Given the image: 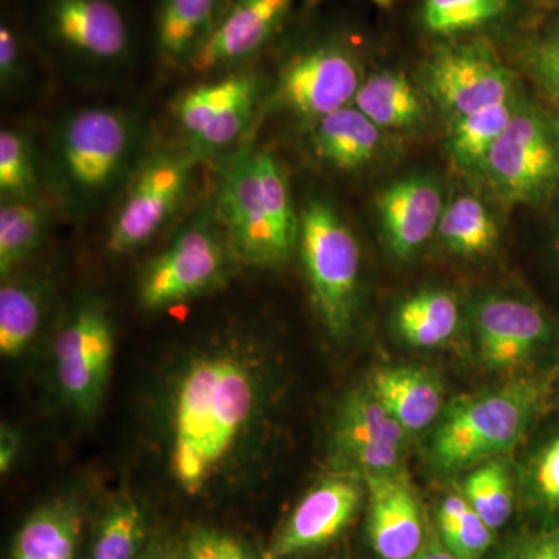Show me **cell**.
Masks as SVG:
<instances>
[{
  "label": "cell",
  "mask_w": 559,
  "mask_h": 559,
  "mask_svg": "<svg viewBox=\"0 0 559 559\" xmlns=\"http://www.w3.org/2000/svg\"><path fill=\"white\" fill-rule=\"evenodd\" d=\"M437 235L455 255L477 259L498 246L499 227L485 202L465 193L447 202Z\"/></svg>",
  "instance_id": "f1b7e54d"
},
{
  "label": "cell",
  "mask_w": 559,
  "mask_h": 559,
  "mask_svg": "<svg viewBox=\"0 0 559 559\" xmlns=\"http://www.w3.org/2000/svg\"><path fill=\"white\" fill-rule=\"evenodd\" d=\"M299 249L312 307L334 340H344L358 307V240L329 201L310 200L300 210Z\"/></svg>",
  "instance_id": "5b68a950"
},
{
  "label": "cell",
  "mask_w": 559,
  "mask_h": 559,
  "mask_svg": "<svg viewBox=\"0 0 559 559\" xmlns=\"http://www.w3.org/2000/svg\"><path fill=\"white\" fill-rule=\"evenodd\" d=\"M229 0H156L154 49L160 64L189 70L218 27Z\"/></svg>",
  "instance_id": "ffe728a7"
},
{
  "label": "cell",
  "mask_w": 559,
  "mask_h": 559,
  "mask_svg": "<svg viewBox=\"0 0 559 559\" xmlns=\"http://www.w3.org/2000/svg\"><path fill=\"white\" fill-rule=\"evenodd\" d=\"M463 496L492 532L502 528L513 514V489L509 468L502 462H487L463 481Z\"/></svg>",
  "instance_id": "836d02e7"
},
{
  "label": "cell",
  "mask_w": 559,
  "mask_h": 559,
  "mask_svg": "<svg viewBox=\"0 0 559 559\" xmlns=\"http://www.w3.org/2000/svg\"><path fill=\"white\" fill-rule=\"evenodd\" d=\"M263 80L252 66L198 81L171 103L183 146L200 160L229 153L255 123Z\"/></svg>",
  "instance_id": "ba28073f"
},
{
  "label": "cell",
  "mask_w": 559,
  "mask_h": 559,
  "mask_svg": "<svg viewBox=\"0 0 559 559\" xmlns=\"http://www.w3.org/2000/svg\"><path fill=\"white\" fill-rule=\"evenodd\" d=\"M274 369L255 337L224 331L180 349L150 399L151 447L189 498L245 485L270 440Z\"/></svg>",
  "instance_id": "6da1fadb"
},
{
  "label": "cell",
  "mask_w": 559,
  "mask_h": 559,
  "mask_svg": "<svg viewBox=\"0 0 559 559\" xmlns=\"http://www.w3.org/2000/svg\"><path fill=\"white\" fill-rule=\"evenodd\" d=\"M480 355L491 370H513L535 356L550 337L543 312L527 301L489 296L474 308Z\"/></svg>",
  "instance_id": "ac0fdd59"
},
{
  "label": "cell",
  "mask_w": 559,
  "mask_h": 559,
  "mask_svg": "<svg viewBox=\"0 0 559 559\" xmlns=\"http://www.w3.org/2000/svg\"><path fill=\"white\" fill-rule=\"evenodd\" d=\"M353 106L384 132L417 130L428 120L425 94L399 70H381L364 80Z\"/></svg>",
  "instance_id": "cb8c5ba5"
},
{
  "label": "cell",
  "mask_w": 559,
  "mask_h": 559,
  "mask_svg": "<svg viewBox=\"0 0 559 559\" xmlns=\"http://www.w3.org/2000/svg\"><path fill=\"white\" fill-rule=\"evenodd\" d=\"M28 55L24 33L3 14L0 22V84L13 90L27 79Z\"/></svg>",
  "instance_id": "d590c367"
},
{
  "label": "cell",
  "mask_w": 559,
  "mask_h": 559,
  "mask_svg": "<svg viewBox=\"0 0 559 559\" xmlns=\"http://www.w3.org/2000/svg\"><path fill=\"white\" fill-rule=\"evenodd\" d=\"M522 559H559V532L533 540Z\"/></svg>",
  "instance_id": "60d3db41"
},
{
  "label": "cell",
  "mask_w": 559,
  "mask_h": 559,
  "mask_svg": "<svg viewBox=\"0 0 559 559\" xmlns=\"http://www.w3.org/2000/svg\"><path fill=\"white\" fill-rule=\"evenodd\" d=\"M444 207L443 189L433 176H406L382 189L377 197V213L392 255L412 259L437 234Z\"/></svg>",
  "instance_id": "e0dca14e"
},
{
  "label": "cell",
  "mask_w": 559,
  "mask_h": 559,
  "mask_svg": "<svg viewBox=\"0 0 559 559\" xmlns=\"http://www.w3.org/2000/svg\"><path fill=\"white\" fill-rule=\"evenodd\" d=\"M364 80L362 66L345 40L312 39L290 51L280 66L272 103L311 123L353 105Z\"/></svg>",
  "instance_id": "9c48e42d"
},
{
  "label": "cell",
  "mask_w": 559,
  "mask_h": 559,
  "mask_svg": "<svg viewBox=\"0 0 559 559\" xmlns=\"http://www.w3.org/2000/svg\"><path fill=\"white\" fill-rule=\"evenodd\" d=\"M414 559H459L451 554L447 547L441 543L439 533L437 530H429L426 535L425 544H423L421 550L418 551L417 557Z\"/></svg>",
  "instance_id": "b9f144b4"
},
{
  "label": "cell",
  "mask_w": 559,
  "mask_h": 559,
  "mask_svg": "<svg viewBox=\"0 0 559 559\" xmlns=\"http://www.w3.org/2000/svg\"><path fill=\"white\" fill-rule=\"evenodd\" d=\"M200 162L183 145L162 146L145 154L110 216L106 249L124 255L160 234L189 198Z\"/></svg>",
  "instance_id": "8992f818"
},
{
  "label": "cell",
  "mask_w": 559,
  "mask_h": 559,
  "mask_svg": "<svg viewBox=\"0 0 559 559\" xmlns=\"http://www.w3.org/2000/svg\"><path fill=\"white\" fill-rule=\"evenodd\" d=\"M492 559H516L513 557V555L511 554H500L498 555V557H495Z\"/></svg>",
  "instance_id": "ee69618b"
},
{
  "label": "cell",
  "mask_w": 559,
  "mask_h": 559,
  "mask_svg": "<svg viewBox=\"0 0 559 559\" xmlns=\"http://www.w3.org/2000/svg\"><path fill=\"white\" fill-rule=\"evenodd\" d=\"M84 510L75 496H58L27 518L11 544L10 559H79Z\"/></svg>",
  "instance_id": "7402d4cb"
},
{
  "label": "cell",
  "mask_w": 559,
  "mask_h": 559,
  "mask_svg": "<svg viewBox=\"0 0 559 559\" xmlns=\"http://www.w3.org/2000/svg\"><path fill=\"white\" fill-rule=\"evenodd\" d=\"M538 400L535 384L520 382L459 404L433 433L432 462L443 471L460 469L511 450Z\"/></svg>",
  "instance_id": "52a82bcc"
},
{
  "label": "cell",
  "mask_w": 559,
  "mask_h": 559,
  "mask_svg": "<svg viewBox=\"0 0 559 559\" xmlns=\"http://www.w3.org/2000/svg\"><path fill=\"white\" fill-rule=\"evenodd\" d=\"M145 509L131 495L109 500L95 525L91 559H139L148 546Z\"/></svg>",
  "instance_id": "83f0119b"
},
{
  "label": "cell",
  "mask_w": 559,
  "mask_h": 559,
  "mask_svg": "<svg viewBox=\"0 0 559 559\" xmlns=\"http://www.w3.org/2000/svg\"><path fill=\"white\" fill-rule=\"evenodd\" d=\"M145 131L132 114L87 106L68 114L50 143V179L70 213L94 210L127 186L145 154Z\"/></svg>",
  "instance_id": "3957f363"
},
{
  "label": "cell",
  "mask_w": 559,
  "mask_h": 559,
  "mask_svg": "<svg viewBox=\"0 0 559 559\" xmlns=\"http://www.w3.org/2000/svg\"><path fill=\"white\" fill-rule=\"evenodd\" d=\"M139 559H189V557H187L183 539L159 536V538L150 539L148 546Z\"/></svg>",
  "instance_id": "f35d334b"
},
{
  "label": "cell",
  "mask_w": 559,
  "mask_h": 559,
  "mask_svg": "<svg viewBox=\"0 0 559 559\" xmlns=\"http://www.w3.org/2000/svg\"><path fill=\"white\" fill-rule=\"evenodd\" d=\"M423 84L448 123L516 97L511 70L485 40H460L433 50Z\"/></svg>",
  "instance_id": "4fadbf2b"
},
{
  "label": "cell",
  "mask_w": 559,
  "mask_h": 559,
  "mask_svg": "<svg viewBox=\"0 0 559 559\" xmlns=\"http://www.w3.org/2000/svg\"><path fill=\"white\" fill-rule=\"evenodd\" d=\"M362 489L352 476H333L307 492L289 514L264 559H288L326 546L355 518Z\"/></svg>",
  "instance_id": "2e32d148"
},
{
  "label": "cell",
  "mask_w": 559,
  "mask_h": 559,
  "mask_svg": "<svg viewBox=\"0 0 559 559\" xmlns=\"http://www.w3.org/2000/svg\"><path fill=\"white\" fill-rule=\"evenodd\" d=\"M0 202V277L7 280L39 249L49 226V209L40 198Z\"/></svg>",
  "instance_id": "f546056e"
},
{
  "label": "cell",
  "mask_w": 559,
  "mask_h": 559,
  "mask_svg": "<svg viewBox=\"0 0 559 559\" xmlns=\"http://www.w3.org/2000/svg\"><path fill=\"white\" fill-rule=\"evenodd\" d=\"M481 179L506 204H535L559 183V143L538 109L521 102L489 153Z\"/></svg>",
  "instance_id": "7c38bea8"
},
{
  "label": "cell",
  "mask_w": 559,
  "mask_h": 559,
  "mask_svg": "<svg viewBox=\"0 0 559 559\" xmlns=\"http://www.w3.org/2000/svg\"><path fill=\"white\" fill-rule=\"evenodd\" d=\"M437 533L443 546L459 559H481L492 544V530L460 495L441 500Z\"/></svg>",
  "instance_id": "4dcf8cb0"
},
{
  "label": "cell",
  "mask_w": 559,
  "mask_h": 559,
  "mask_svg": "<svg viewBox=\"0 0 559 559\" xmlns=\"http://www.w3.org/2000/svg\"><path fill=\"white\" fill-rule=\"evenodd\" d=\"M533 484L544 502L559 506V437L551 440L536 459Z\"/></svg>",
  "instance_id": "74e56055"
},
{
  "label": "cell",
  "mask_w": 559,
  "mask_h": 559,
  "mask_svg": "<svg viewBox=\"0 0 559 559\" xmlns=\"http://www.w3.org/2000/svg\"><path fill=\"white\" fill-rule=\"evenodd\" d=\"M369 488V539L381 559H414L428 528L421 509L403 473L366 477Z\"/></svg>",
  "instance_id": "d6986e66"
},
{
  "label": "cell",
  "mask_w": 559,
  "mask_h": 559,
  "mask_svg": "<svg viewBox=\"0 0 559 559\" xmlns=\"http://www.w3.org/2000/svg\"><path fill=\"white\" fill-rule=\"evenodd\" d=\"M39 165L27 134L0 131V201L39 198Z\"/></svg>",
  "instance_id": "d6a6232c"
},
{
  "label": "cell",
  "mask_w": 559,
  "mask_h": 559,
  "mask_svg": "<svg viewBox=\"0 0 559 559\" xmlns=\"http://www.w3.org/2000/svg\"><path fill=\"white\" fill-rule=\"evenodd\" d=\"M460 323L459 301L443 289H425L407 297L395 311L401 340L415 348H437L454 336Z\"/></svg>",
  "instance_id": "4316f807"
},
{
  "label": "cell",
  "mask_w": 559,
  "mask_h": 559,
  "mask_svg": "<svg viewBox=\"0 0 559 559\" xmlns=\"http://www.w3.org/2000/svg\"><path fill=\"white\" fill-rule=\"evenodd\" d=\"M406 436L369 385H362L342 401L331 432V448L344 469L364 477L393 474L401 471Z\"/></svg>",
  "instance_id": "5bb4252c"
},
{
  "label": "cell",
  "mask_w": 559,
  "mask_h": 559,
  "mask_svg": "<svg viewBox=\"0 0 559 559\" xmlns=\"http://www.w3.org/2000/svg\"><path fill=\"white\" fill-rule=\"evenodd\" d=\"M511 0H423L421 22L430 35L452 38L500 20Z\"/></svg>",
  "instance_id": "1f68e13d"
},
{
  "label": "cell",
  "mask_w": 559,
  "mask_h": 559,
  "mask_svg": "<svg viewBox=\"0 0 559 559\" xmlns=\"http://www.w3.org/2000/svg\"><path fill=\"white\" fill-rule=\"evenodd\" d=\"M520 103L516 95L448 123L447 151L455 170L469 178H481L492 146L509 127Z\"/></svg>",
  "instance_id": "484cf974"
},
{
  "label": "cell",
  "mask_w": 559,
  "mask_h": 559,
  "mask_svg": "<svg viewBox=\"0 0 559 559\" xmlns=\"http://www.w3.org/2000/svg\"><path fill=\"white\" fill-rule=\"evenodd\" d=\"M238 264L210 202L143 267L138 283L140 307L160 311L215 293L229 283Z\"/></svg>",
  "instance_id": "277c9868"
},
{
  "label": "cell",
  "mask_w": 559,
  "mask_h": 559,
  "mask_svg": "<svg viewBox=\"0 0 559 559\" xmlns=\"http://www.w3.org/2000/svg\"><path fill=\"white\" fill-rule=\"evenodd\" d=\"M308 143L322 164L334 170L358 171L381 156L384 131L349 105L308 123Z\"/></svg>",
  "instance_id": "44dd1931"
},
{
  "label": "cell",
  "mask_w": 559,
  "mask_h": 559,
  "mask_svg": "<svg viewBox=\"0 0 559 559\" xmlns=\"http://www.w3.org/2000/svg\"><path fill=\"white\" fill-rule=\"evenodd\" d=\"M21 451V437L10 425L3 423L0 428V473L7 474L13 468Z\"/></svg>",
  "instance_id": "ab89813d"
},
{
  "label": "cell",
  "mask_w": 559,
  "mask_h": 559,
  "mask_svg": "<svg viewBox=\"0 0 559 559\" xmlns=\"http://www.w3.org/2000/svg\"><path fill=\"white\" fill-rule=\"evenodd\" d=\"M183 539L189 559H264L249 544L226 530L194 527Z\"/></svg>",
  "instance_id": "e575fe53"
},
{
  "label": "cell",
  "mask_w": 559,
  "mask_h": 559,
  "mask_svg": "<svg viewBox=\"0 0 559 559\" xmlns=\"http://www.w3.org/2000/svg\"><path fill=\"white\" fill-rule=\"evenodd\" d=\"M525 64L540 90L559 103V31L530 46Z\"/></svg>",
  "instance_id": "8d00e7d4"
},
{
  "label": "cell",
  "mask_w": 559,
  "mask_h": 559,
  "mask_svg": "<svg viewBox=\"0 0 559 559\" xmlns=\"http://www.w3.org/2000/svg\"><path fill=\"white\" fill-rule=\"evenodd\" d=\"M293 5L294 0H229L190 72L213 76L250 66L283 32Z\"/></svg>",
  "instance_id": "9a60e30c"
},
{
  "label": "cell",
  "mask_w": 559,
  "mask_h": 559,
  "mask_svg": "<svg viewBox=\"0 0 559 559\" xmlns=\"http://www.w3.org/2000/svg\"><path fill=\"white\" fill-rule=\"evenodd\" d=\"M116 334L106 305L80 301L53 342V373L62 401L81 417L100 407L112 369Z\"/></svg>",
  "instance_id": "8fae6325"
},
{
  "label": "cell",
  "mask_w": 559,
  "mask_h": 559,
  "mask_svg": "<svg viewBox=\"0 0 559 559\" xmlns=\"http://www.w3.org/2000/svg\"><path fill=\"white\" fill-rule=\"evenodd\" d=\"M47 312L46 286L38 278L14 274L0 288V353L17 358L39 336Z\"/></svg>",
  "instance_id": "d4e9b609"
},
{
  "label": "cell",
  "mask_w": 559,
  "mask_h": 559,
  "mask_svg": "<svg viewBox=\"0 0 559 559\" xmlns=\"http://www.w3.org/2000/svg\"><path fill=\"white\" fill-rule=\"evenodd\" d=\"M325 2V0H307L308 9H312V7H318L320 3ZM374 5L381 7V9H390V7L395 5L399 0H370Z\"/></svg>",
  "instance_id": "7bdbcfd3"
},
{
  "label": "cell",
  "mask_w": 559,
  "mask_h": 559,
  "mask_svg": "<svg viewBox=\"0 0 559 559\" xmlns=\"http://www.w3.org/2000/svg\"><path fill=\"white\" fill-rule=\"evenodd\" d=\"M212 204L240 264L278 267L299 245L300 210L288 175L271 151L238 150Z\"/></svg>",
  "instance_id": "7a4b0ae2"
},
{
  "label": "cell",
  "mask_w": 559,
  "mask_h": 559,
  "mask_svg": "<svg viewBox=\"0 0 559 559\" xmlns=\"http://www.w3.org/2000/svg\"><path fill=\"white\" fill-rule=\"evenodd\" d=\"M38 27L51 50L83 68H119L134 51V28L121 0H44Z\"/></svg>",
  "instance_id": "30bf717a"
},
{
  "label": "cell",
  "mask_w": 559,
  "mask_h": 559,
  "mask_svg": "<svg viewBox=\"0 0 559 559\" xmlns=\"http://www.w3.org/2000/svg\"><path fill=\"white\" fill-rule=\"evenodd\" d=\"M367 385L407 433L428 428L443 407L440 381L421 367L378 369Z\"/></svg>",
  "instance_id": "603a6c76"
}]
</instances>
